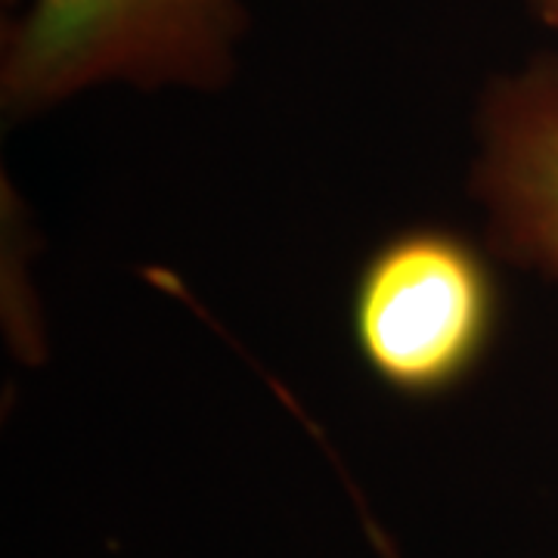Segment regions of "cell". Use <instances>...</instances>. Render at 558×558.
<instances>
[{"mask_svg":"<svg viewBox=\"0 0 558 558\" xmlns=\"http://www.w3.org/2000/svg\"><path fill=\"white\" fill-rule=\"evenodd\" d=\"M240 32V0H32L7 40L3 97L35 109L102 81L208 87Z\"/></svg>","mask_w":558,"mask_h":558,"instance_id":"cell-1","label":"cell"},{"mask_svg":"<svg viewBox=\"0 0 558 558\" xmlns=\"http://www.w3.org/2000/svg\"><path fill=\"white\" fill-rule=\"evenodd\" d=\"M490 323V286L459 242L422 233L373 260L357 295L366 360L410 391L440 388L475 360Z\"/></svg>","mask_w":558,"mask_h":558,"instance_id":"cell-2","label":"cell"},{"mask_svg":"<svg viewBox=\"0 0 558 558\" xmlns=\"http://www.w3.org/2000/svg\"><path fill=\"white\" fill-rule=\"evenodd\" d=\"M484 124L481 186L499 242L558 277V60L499 84Z\"/></svg>","mask_w":558,"mask_h":558,"instance_id":"cell-3","label":"cell"},{"mask_svg":"<svg viewBox=\"0 0 558 558\" xmlns=\"http://www.w3.org/2000/svg\"><path fill=\"white\" fill-rule=\"evenodd\" d=\"M539 16H543L546 22H553V25L558 28V0H553L549 7H543V10H539Z\"/></svg>","mask_w":558,"mask_h":558,"instance_id":"cell-4","label":"cell"},{"mask_svg":"<svg viewBox=\"0 0 558 558\" xmlns=\"http://www.w3.org/2000/svg\"><path fill=\"white\" fill-rule=\"evenodd\" d=\"M379 549H381V556H385V558H398L395 553H391V549H388V546H385V543H381V539H379Z\"/></svg>","mask_w":558,"mask_h":558,"instance_id":"cell-5","label":"cell"},{"mask_svg":"<svg viewBox=\"0 0 558 558\" xmlns=\"http://www.w3.org/2000/svg\"><path fill=\"white\" fill-rule=\"evenodd\" d=\"M534 3H537V13H539V10H543V7H549L553 0H534Z\"/></svg>","mask_w":558,"mask_h":558,"instance_id":"cell-6","label":"cell"}]
</instances>
